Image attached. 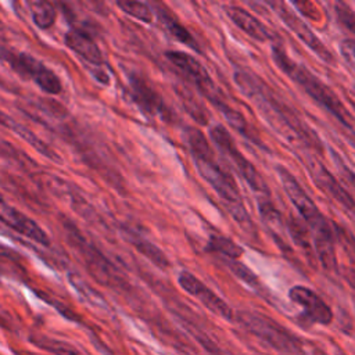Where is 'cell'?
I'll list each match as a JSON object with an SVG mask.
<instances>
[{
	"instance_id": "e0dca14e",
	"label": "cell",
	"mask_w": 355,
	"mask_h": 355,
	"mask_svg": "<svg viewBox=\"0 0 355 355\" xmlns=\"http://www.w3.org/2000/svg\"><path fill=\"white\" fill-rule=\"evenodd\" d=\"M126 236L130 241V244L140 252L143 254L146 258H148L154 265H157L158 268H162V269H166L171 262L168 259V257L164 254L162 250H159L155 244H153L151 241H148L147 239L130 232V230H126Z\"/></svg>"
},
{
	"instance_id": "d6986e66",
	"label": "cell",
	"mask_w": 355,
	"mask_h": 355,
	"mask_svg": "<svg viewBox=\"0 0 355 355\" xmlns=\"http://www.w3.org/2000/svg\"><path fill=\"white\" fill-rule=\"evenodd\" d=\"M287 229H288V233H290L294 244H297L301 248V251L304 252V255L309 261H312V263H313V261H315V255H313L315 251L312 248V244H311V240H309V234L311 233H308L306 226L304 223L298 222L295 218L291 216L290 222H287Z\"/></svg>"
},
{
	"instance_id": "9a60e30c",
	"label": "cell",
	"mask_w": 355,
	"mask_h": 355,
	"mask_svg": "<svg viewBox=\"0 0 355 355\" xmlns=\"http://www.w3.org/2000/svg\"><path fill=\"white\" fill-rule=\"evenodd\" d=\"M309 172L313 176V180L329 194L337 202H340L341 205H344L348 209H354L355 208V201L351 197V194L344 190V187L334 179V176L320 164H318L316 161H311L309 162Z\"/></svg>"
},
{
	"instance_id": "5b68a950",
	"label": "cell",
	"mask_w": 355,
	"mask_h": 355,
	"mask_svg": "<svg viewBox=\"0 0 355 355\" xmlns=\"http://www.w3.org/2000/svg\"><path fill=\"white\" fill-rule=\"evenodd\" d=\"M240 323L254 336L266 341L277 351L298 355L302 349L301 341L284 326L259 312H240Z\"/></svg>"
},
{
	"instance_id": "52a82bcc",
	"label": "cell",
	"mask_w": 355,
	"mask_h": 355,
	"mask_svg": "<svg viewBox=\"0 0 355 355\" xmlns=\"http://www.w3.org/2000/svg\"><path fill=\"white\" fill-rule=\"evenodd\" d=\"M0 58L4 60L12 71H15L19 76L35 82L44 93L47 94H58L62 90V83L58 75L47 68L42 61L35 58L28 53L1 50Z\"/></svg>"
},
{
	"instance_id": "603a6c76",
	"label": "cell",
	"mask_w": 355,
	"mask_h": 355,
	"mask_svg": "<svg viewBox=\"0 0 355 355\" xmlns=\"http://www.w3.org/2000/svg\"><path fill=\"white\" fill-rule=\"evenodd\" d=\"M35 343H36V345L42 347L43 349H47L49 352H51L53 355H85L78 348H75L73 345H71L65 341L43 337V338L36 340Z\"/></svg>"
},
{
	"instance_id": "cb8c5ba5",
	"label": "cell",
	"mask_w": 355,
	"mask_h": 355,
	"mask_svg": "<svg viewBox=\"0 0 355 355\" xmlns=\"http://www.w3.org/2000/svg\"><path fill=\"white\" fill-rule=\"evenodd\" d=\"M226 265H227L229 269H230L241 282H244L245 284H248V286H251V287H254V288L259 286V280H258L257 275H255L250 268H247L245 265H243L241 262L227 259V261H226Z\"/></svg>"
},
{
	"instance_id": "2e32d148",
	"label": "cell",
	"mask_w": 355,
	"mask_h": 355,
	"mask_svg": "<svg viewBox=\"0 0 355 355\" xmlns=\"http://www.w3.org/2000/svg\"><path fill=\"white\" fill-rule=\"evenodd\" d=\"M225 10H226V15L232 19V22L254 40L266 42L272 37L270 31L250 11L239 6H227Z\"/></svg>"
},
{
	"instance_id": "9c48e42d",
	"label": "cell",
	"mask_w": 355,
	"mask_h": 355,
	"mask_svg": "<svg viewBox=\"0 0 355 355\" xmlns=\"http://www.w3.org/2000/svg\"><path fill=\"white\" fill-rule=\"evenodd\" d=\"M178 283L186 293L197 298L208 311H211L212 313L218 315L222 319L233 320L234 315L232 308L227 305V302H225L216 293H214L197 276H194L187 270H182L178 276Z\"/></svg>"
},
{
	"instance_id": "ac0fdd59",
	"label": "cell",
	"mask_w": 355,
	"mask_h": 355,
	"mask_svg": "<svg viewBox=\"0 0 355 355\" xmlns=\"http://www.w3.org/2000/svg\"><path fill=\"white\" fill-rule=\"evenodd\" d=\"M159 19H161V22L164 24L165 29L169 32V35L173 39H176L178 42H180V43H183V44H186V46L200 51V47L197 46L194 37L190 35V32L173 15H171L169 12L162 10V12L159 11Z\"/></svg>"
},
{
	"instance_id": "5bb4252c",
	"label": "cell",
	"mask_w": 355,
	"mask_h": 355,
	"mask_svg": "<svg viewBox=\"0 0 355 355\" xmlns=\"http://www.w3.org/2000/svg\"><path fill=\"white\" fill-rule=\"evenodd\" d=\"M129 87L133 101L143 112L151 116L161 115L164 112L165 107L162 98L141 76L132 75L129 79Z\"/></svg>"
},
{
	"instance_id": "6da1fadb",
	"label": "cell",
	"mask_w": 355,
	"mask_h": 355,
	"mask_svg": "<svg viewBox=\"0 0 355 355\" xmlns=\"http://www.w3.org/2000/svg\"><path fill=\"white\" fill-rule=\"evenodd\" d=\"M187 141L194 164L202 179L216 191L229 208L234 220L245 230L254 232L252 220L243 204V197L232 175L215 159L214 151L204 133L196 128H187Z\"/></svg>"
},
{
	"instance_id": "ba28073f",
	"label": "cell",
	"mask_w": 355,
	"mask_h": 355,
	"mask_svg": "<svg viewBox=\"0 0 355 355\" xmlns=\"http://www.w3.org/2000/svg\"><path fill=\"white\" fill-rule=\"evenodd\" d=\"M209 136L216 147L227 157V159L234 165L236 171L241 175V178L248 183V186L261 194L269 196V187L258 169L241 154L237 148L233 137L227 132V129L222 125H215L209 130Z\"/></svg>"
},
{
	"instance_id": "484cf974",
	"label": "cell",
	"mask_w": 355,
	"mask_h": 355,
	"mask_svg": "<svg viewBox=\"0 0 355 355\" xmlns=\"http://www.w3.org/2000/svg\"><path fill=\"white\" fill-rule=\"evenodd\" d=\"M340 51L348 65L355 71V40L354 39H345L340 43Z\"/></svg>"
},
{
	"instance_id": "8992f818",
	"label": "cell",
	"mask_w": 355,
	"mask_h": 355,
	"mask_svg": "<svg viewBox=\"0 0 355 355\" xmlns=\"http://www.w3.org/2000/svg\"><path fill=\"white\" fill-rule=\"evenodd\" d=\"M166 58L175 65V68L183 75L186 80L196 86V89L218 110L226 103L222 92L215 85L202 64L191 54L180 50H172L165 53Z\"/></svg>"
},
{
	"instance_id": "30bf717a",
	"label": "cell",
	"mask_w": 355,
	"mask_h": 355,
	"mask_svg": "<svg viewBox=\"0 0 355 355\" xmlns=\"http://www.w3.org/2000/svg\"><path fill=\"white\" fill-rule=\"evenodd\" d=\"M0 222L15 233L35 241L36 244L43 247L51 245L49 234L31 216L25 215L22 211L4 202L3 200L0 201Z\"/></svg>"
},
{
	"instance_id": "44dd1931",
	"label": "cell",
	"mask_w": 355,
	"mask_h": 355,
	"mask_svg": "<svg viewBox=\"0 0 355 355\" xmlns=\"http://www.w3.org/2000/svg\"><path fill=\"white\" fill-rule=\"evenodd\" d=\"M57 18V10L47 1H36L32 4L33 24L40 29H49L54 25Z\"/></svg>"
},
{
	"instance_id": "8fae6325",
	"label": "cell",
	"mask_w": 355,
	"mask_h": 355,
	"mask_svg": "<svg viewBox=\"0 0 355 355\" xmlns=\"http://www.w3.org/2000/svg\"><path fill=\"white\" fill-rule=\"evenodd\" d=\"M270 6L276 10V14L282 18V21L309 47L312 49V51L320 57L323 61L333 64L334 58L331 55V53L329 51V49L323 44V42H320L318 39V36L312 32V29H309V26L300 19L291 10H288L286 7V4L283 3H270Z\"/></svg>"
},
{
	"instance_id": "83f0119b",
	"label": "cell",
	"mask_w": 355,
	"mask_h": 355,
	"mask_svg": "<svg viewBox=\"0 0 355 355\" xmlns=\"http://www.w3.org/2000/svg\"><path fill=\"white\" fill-rule=\"evenodd\" d=\"M312 355H327V354L323 352L322 349H313V351H312Z\"/></svg>"
},
{
	"instance_id": "f1b7e54d",
	"label": "cell",
	"mask_w": 355,
	"mask_h": 355,
	"mask_svg": "<svg viewBox=\"0 0 355 355\" xmlns=\"http://www.w3.org/2000/svg\"><path fill=\"white\" fill-rule=\"evenodd\" d=\"M1 200H3V198H1V194H0V201H1Z\"/></svg>"
},
{
	"instance_id": "7c38bea8",
	"label": "cell",
	"mask_w": 355,
	"mask_h": 355,
	"mask_svg": "<svg viewBox=\"0 0 355 355\" xmlns=\"http://www.w3.org/2000/svg\"><path fill=\"white\" fill-rule=\"evenodd\" d=\"M288 297L293 302L304 309L305 316L319 324H330L333 320V312L330 306L319 297L313 290L305 286H294L288 291Z\"/></svg>"
},
{
	"instance_id": "4316f807",
	"label": "cell",
	"mask_w": 355,
	"mask_h": 355,
	"mask_svg": "<svg viewBox=\"0 0 355 355\" xmlns=\"http://www.w3.org/2000/svg\"><path fill=\"white\" fill-rule=\"evenodd\" d=\"M0 125L1 126H4V128H8V129H11V130H14V132H17V135L19 136V133L22 132V129H24V126L22 125H19V123H17L14 119H11L7 114H4L1 110H0Z\"/></svg>"
},
{
	"instance_id": "4fadbf2b",
	"label": "cell",
	"mask_w": 355,
	"mask_h": 355,
	"mask_svg": "<svg viewBox=\"0 0 355 355\" xmlns=\"http://www.w3.org/2000/svg\"><path fill=\"white\" fill-rule=\"evenodd\" d=\"M65 46L94 68H101L104 57L94 39L82 29H69L64 37Z\"/></svg>"
},
{
	"instance_id": "7a4b0ae2",
	"label": "cell",
	"mask_w": 355,
	"mask_h": 355,
	"mask_svg": "<svg viewBox=\"0 0 355 355\" xmlns=\"http://www.w3.org/2000/svg\"><path fill=\"white\" fill-rule=\"evenodd\" d=\"M234 82L272 122H277L279 128L287 126L300 137V140L308 146H312L318 151L323 148L318 136L308 126H305L301 119L282 100H279V97H276V94L269 89L268 85H265V82L259 79V76L250 72L237 71L234 72Z\"/></svg>"
},
{
	"instance_id": "277c9868",
	"label": "cell",
	"mask_w": 355,
	"mask_h": 355,
	"mask_svg": "<svg viewBox=\"0 0 355 355\" xmlns=\"http://www.w3.org/2000/svg\"><path fill=\"white\" fill-rule=\"evenodd\" d=\"M276 172L280 178V182L284 187L286 194L288 196L293 205L297 208L305 225L311 229L312 240H323V239H333V227L330 222L324 218V215L319 211L313 200L308 196L305 189L298 183L294 175L286 169L283 165L276 166Z\"/></svg>"
},
{
	"instance_id": "ffe728a7",
	"label": "cell",
	"mask_w": 355,
	"mask_h": 355,
	"mask_svg": "<svg viewBox=\"0 0 355 355\" xmlns=\"http://www.w3.org/2000/svg\"><path fill=\"white\" fill-rule=\"evenodd\" d=\"M208 250L232 261H237L244 254V248L241 245L234 243L232 239L219 234H211Z\"/></svg>"
},
{
	"instance_id": "3957f363",
	"label": "cell",
	"mask_w": 355,
	"mask_h": 355,
	"mask_svg": "<svg viewBox=\"0 0 355 355\" xmlns=\"http://www.w3.org/2000/svg\"><path fill=\"white\" fill-rule=\"evenodd\" d=\"M272 54L276 65L293 79L297 85H300L316 103L323 105L330 114H333L343 125L351 128L349 125V114L344 104L340 101L337 94L316 75H313L308 68L291 60L286 50L279 44H273Z\"/></svg>"
},
{
	"instance_id": "d4e9b609",
	"label": "cell",
	"mask_w": 355,
	"mask_h": 355,
	"mask_svg": "<svg viewBox=\"0 0 355 355\" xmlns=\"http://www.w3.org/2000/svg\"><path fill=\"white\" fill-rule=\"evenodd\" d=\"M336 15L341 25L355 35V12L344 3H336Z\"/></svg>"
},
{
	"instance_id": "7402d4cb",
	"label": "cell",
	"mask_w": 355,
	"mask_h": 355,
	"mask_svg": "<svg viewBox=\"0 0 355 355\" xmlns=\"http://www.w3.org/2000/svg\"><path fill=\"white\" fill-rule=\"evenodd\" d=\"M116 6L128 15L144 22V24H151L154 19L153 10L150 6L141 1H132V0H123V1H116Z\"/></svg>"
}]
</instances>
